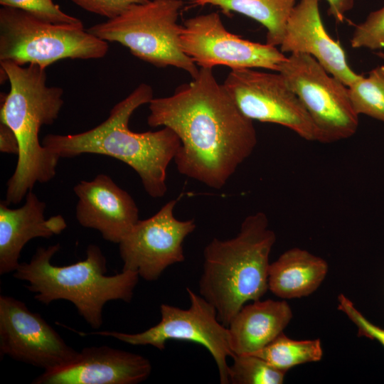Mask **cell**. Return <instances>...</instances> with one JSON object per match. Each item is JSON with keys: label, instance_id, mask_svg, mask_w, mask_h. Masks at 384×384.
<instances>
[{"label": "cell", "instance_id": "cell-1", "mask_svg": "<svg viewBox=\"0 0 384 384\" xmlns=\"http://www.w3.org/2000/svg\"><path fill=\"white\" fill-rule=\"evenodd\" d=\"M213 68H200L188 83L169 97L149 103L147 123L166 127L181 146L174 159L178 171L206 186L220 189L253 152V121L239 110Z\"/></svg>", "mask_w": 384, "mask_h": 384}, {"label": "cell", "instance_id": "cell-2", "mask_svg": "<svg viewBox=\"0 0 384 384\" xmlns=\"http://www.w3.org/2000/svg\"><path fill=\"white\" fill-rule=\"evenodd\" d=\"M153 98L151 87L141 83L117 103L108 117L97 127L75 134H49L41 144L60 159L96 154L118 159L137 172L145 191L151 198H162L167 191L166 170L181 141L166 127L140 133L129 127L134 112Z\"/></svg>", "mask_w": 384, "mask_h": 384}, {"label": "cell", "instance_id": "cell-3", "mask_svg": "<svg viewBox=\"0 0 384 384\" xmlns=\"http://www.w3.org/2000/svg\"><path fill=\"white\" fill-rule=\"evenodd\" d=\"M0 68L10 84L9 92L1 95L0 120L14 132L19 144L4 200L10 205L19 203L36 183L48 182L56 174L60 158L40 143L38 136L43 125L53 124L58 117L63 90L48 86L46 69L38 65L0 61Z\"/></svg>", "mask_w": 384, "mask_h": 384}, {"label": "cell", "instance_id": "cell-4", "mask_svg": "<svg viewBox=\"0 0 384 384\" xmlns=\"http://www.w3.org/2000/svg\"><path fill=\"white\" fill-rule=\"evenodd\" d=\"M275 241L267 215L257 212L244 219L237 235L214 238L205 247L199 294L226 327L247 302L260 299L269 289V258Z\"/></svg>", "mask_w": 384, "mask_h": 384}, {"label": "cell", "instance_id": "cell-5", "mask_svg": "<svg viewBox=\"0 0 384 384\" xmlns=\"http://www.w3.org/2000/svg\"><path fill=\"white\" fill-rule=\"evenodd\" d=\"M60 249L59 243L38 247L28 262L19 264L13 277L27 282L26 287L39 302L49 304L64 299L73 303L86 322L98 330L105 304L112 300L130 302L139 276L137 272L122 270L106 275V258L93 244L87 246L84 260L53 265L51 259Z\"/></svg>", "mask_w": 384, "mask_h": 384}, {"label": "cell", "instance_id": "cell-6", "mask_svg": "<svg viewBox=\"0 0 384 384\" xmlns=\"http://www.w3.org/2000/svg\"><path fill=\"white\" fill-rule=\"evenodd\" d=\"M182 0H151L133 4L119 16L87 31L97 38L127 47L139 59L156 67H176L192 78L199 69L181 48L182 25L177 23Z\"/></svg>", "mask_w": 384, "mask_h": 384}, {"label": "cell", "instance_id": "cell-7", "mask_svg": "<svg viewBox=\"0 0 384 384\" xmlns=\"http://www.w3.org/2000/svg\"><path fill=\"white\" fill-rule=\"evenodd\" d=\"M108 48L107 42L85 30L83 23H53L16 8L0 9V61L46 69L66 58H102Z\"/></svg>", "mask_w": 384, "mask_h": 384}, {"label": "cell", "instance_id": "cell-8", "mask_svg": "<svg viewBox=\"0 0 384 384\" xmlns=\"http://www.w3.org/2000/svg\"><path fill=\"white\" fill-rule=\"evenodd\" d=\"M299 98L312 119L319 142L331 143L356 132L355 112L348 86L329 73L312 56L289 54L278 71Z\"/></svg>", "mask_w": 384, "mask_h": 384}, {"label": "cell", "instance_id": "cell-9", "mask_svg": "<svg viewBox=\"0 0 384 384\" xmlns=\"http://www.w3.org/2000/svg\"><path fill=\"white\" fill-rule=\"evenodd\" d=\"M190 306L181 309L166 304L160 306L161 320L155 326L137 334L99 331L90 334L110 336L134 346L150 345L163 351L169 340L199 343L213 356L220 383L228 384L227 359L235 354L230 346L228 329L218 320L215 307L201 294L186 288Z\"/></svg>", "mask_w": 384, "mask_h": 384}, {"label": "cell", "instance_id": "cell-10", "mask_svg": "<svg viewBox=\"0 0 384 384\" xmlns=\"http://www.w3.org/2000/svg\"><path fill=\"white\" fill-rule=\"evenodd\" d=\"M223 85L250 119L279 124L306 141L319 142L312 119L279 73L254 68L231 70Z\"/></svg>", "mask_w": 384, "mask_h": 384}, {"label": "cell", "instance_id": "cell-11", "mask_svg": "<svg viewBox=\"0 0 384 384\" xmlns=\"http://www.w3.org/2000/svg\"><path fill=\"white\" fill-rule=\"evenodd\" d=\"M183 52L200 68H262L278 72L287 56L276 46L245 40L228 31L217 12L186 20L180 34Z\"/></svg>", "mask_w": 384, "mask_h": 384}, {"label": "cell", "instance_id": "cell-12", "mask_svg": "<svg viewBox=\"0 0 384 384\" xmlns=\"http://www.w3.org/2000/svg\"><path fill=\"white\" fill-rule=\"evenodd\" d=\"M178 199L164 205L151 217L139 220L119 243L122 271L137 272L146 281L157 280L169 266L185 260L183 243L196 225L193 219L174 215Z\"/></svg>", "mask_w": 384, "mask_h": 384}, {"label": "cell", "instance_id": "cell-13", "mask_svg": "<svg viewBox=\"0 0 384 384\" xmlns=\"http://www.w3.org/2000/svg\"><path fill=\"white\" fill-rule=\"evenodd\" d=\"M78 352L68 346L41 316L12 297L0 296V358L43 368L64 366Z\"/></svg>", "mask_w": 384, "mask_h": 384}, {"label": "cell", "instance_id": "cell-14", "mask_svg": "<svg viewBox=\"0 0 384 384\" xmlns=\"http://www.w3.org/2000/svg\"><path fill=\"white\" fill-rule=\"evenodd\" d=\"M146 358L107 346L83 348L70 363L36 377L33 384H137L151 373Z\"/></svg>", "mask_w": 384, "mask_h": 384}, {"label": "cell", "instance_id": "cell-15", "mask_svg": "<svg viewBox=\"0 0 384 384\" xmlns=\"http://www.w3.org/2000/svg\"><path fill=\"white\" fill-rule=\"evenodd\" d=\"M73 190L78 198L77 220L98 230L105 240L119 244L139 220L133 198L106 174L81 181Z\"/></svg>", "mask_w": 384, "mask_h": 384}, {"label": "cell", "instance_id": "cell-16", "mask_svg": "<svg viewBox=\"0 0 384 384\" xmlns=\"http://www.w3.org/2000/svg\"><path fill=\"white\" fill-rule=\"evenodd\" d=\"M319 1L300 0L295 4L286 23L280 50L312 56L329 73L348 86L361 75L350 68L341 45L326 31Z\"/></svg>", "mask_w": 384, "mask_h": 384}, {"label": "cell", "instance_id": "cell-17", "mask_svg": "<svg viewBox=\"0 0 384 384\" xmlns=\"http://www.w3.org/2000/svg\"><path fill=\"white\" fill-rule=\"evenodd\" d=\"M5 201L0 203V274L14 272L18 267L24 245L36 238H49L59 235L67 223L61 215L46 219V203L32 191L26 196V202L13 209Z\"/></svg>", "mask_w": 384, "mask_h": 384}, {"label": "cell", "instance_id": "cell-18", "mask_svg": "<svg viewBox=\"0 0 384 384\" xmlns=\"http://www.w3.org/2000/svg\"><path fill=\"white\" fill-rule=\"evenodd\" d=\"M292 316L284 300L259 299L245 304L228 326L232 351L235 356L260 350L283 332Z\"/></svg>", "mask_w": 384, "mask_h": 384}, {"label": "cell", "instance_id": "cell-19", "mask_svg": "<svg viewBox=\"0 0 384 384\" xmlns=\"http://www.w3.org/2000/svg\"><path fill=\"white\" fill-rule=\"evenodd\" d=\"M328 270L323 258L306 250L291 248L270 263L268 288L284 299L307 297L319 288Z\"/></svg>", "mask_w": 384, "mask_h": 384}, {"label": "cell", "instance_id": "cell-20", "mask_svg": "<svg viewBox=\"0 0 384 384\" xmlns=\"http://www.w3.org/2000/svg\"><path fill=\"white\" fill-rule=\"evenodd\" d=\"M296 0H201L196 5L210 4L223 12H236L261 23L267 29L266 43L280 46L287 19Z\"/></svg>", "mask_w": 384, "mask_h": 384}, {"label": "cell", "instance_id": "cell-21", "mask_svg": "<svg viewBox=\"0 0 384 384\" xmlns=\"http://www.w3.org/2000/svg\"><path fill=\"white\" fill-rule=\"evenodd\" d=\"M251 354L287 372L298 365L319 361L323 349L319 339L294 340L282 332L264 348Z\"/></svg>", "mask_w": 384, "mask_h": 384}, {"label": "cell", "instance_id": "cell-22", "mask_svg": "<svg viewBox=\"0 0 384 384\" xmlns=\"http://www.w3.org/2000/svg\"><path fill=\"white\" fill-rule=\"evenodd\" d=\"M355 112L384 123V65L371 70L348 86Z\"/></svg>", "mask_w": 384, "mask_h": 384}, {"label": "cell", "instance_id": "cell-23", "mask_svg": "<svg viewBox=\"0 0 384 384\" xmlns=\"http://www.w3.org/2000/svg\"><path fill=\"white\" fill-rule=\"evenodd\" d=\"M229 368L232 384H282L286 372L252 354L235 355Z\"/></svg>", "mask_w": 384, "mask_h": 384}, {"label": "cell", "instance_id": "cell-24", "mask_svg": "<svg viewBox=\"0 0 384 384\" xmlns=\"http://www.w3.org/2000/svg\"><path fill=\"white\" fill-rule=\"evenodd\" d=\"M2 6L26 11L46 22L59 24H81L78 18L63 12L53 0H0Z\"/></svg>", "mask_w": 384, "mask_h": 384}, {"label": "cell", "instance_id": "cell-25", "mask_svg": "<svg viewBox=\"0 0 384 384\" xmlns=\"http://www.w3.org/2000/svg\"><path fill=\"white\" fill-rule=\"evenodd\" d=\"M351 46L373 50L384 48V6L370 12L363 22L356 25Z\"/></svg>", "mask_w": 384, "mask_h": 384}, {"label": "cell", "instance_id": "cell-26", "mask_svg": "<svg viewBox=\"0 0 384 384\" xmlns=\"http://www.w3.org/2000/svg\"><path fill=\"white\" fill-rule=\"evenodd\" d=\"M338 302V309L355 324L358 329V336L376 341L384 348V329L370 322L343 294H339Z\"/></svg>", "mask_w": 384, "mask_h": 384}, {"label": "cell", "instance_id": "cell-27", "mask_svg": "<svg viewBox=\"0 0 384 384\" xmlns=\"http://www.w3.org/2000/svg\"><path fill=\"white\" fill-rule=\"evenodd\" d=\"M81 9L90 13L113 18L133 4H144L149 0H70Z\"/></svg>", "mask_w": 384, "mask_h": 384}, {"label": "cell", "instance_id": "cell-28", "mask_svg": "<svg viewBox=\"0 0 384 384\" xmlns=\"http://www.w3.org/2000/svg\"><path fill=\"white\" fill-rule=\"evenodd\" d=\"M0 151L17 156L19 152V144L16 134L2 122H0Z\"/></svg>", "mask_w": 384, "mask_h": 384}, {"label": "cell", "instance_id": "cell-29", "mask_svg": "<svg viewBox=\"0 0 384 384\" xmlns=\"http://www.w3.org/2000/svg\"><path fill=\"white\" fill-rule=\"evenodd\" d=\"M329 4L328 14L338 23H342L345 14L353 7V0H326Z\"/></svg>", "mask_w": 384, "mask_h": 384}, {"label": "cell", "instance_id": "cell-30", "mask_svg": "<svg viewBox=\"0 0 384 384\" xmlns=\"http://www.w3.org/2000/svg\"><path fill=\"white\" fill-rule=\"evenodd\" d=\"M375 55L379 57L380 59L384 60V52L378 51L375 53Z\"/></svg>", "mask_w": 384, "mask_h": 384}, {"label": "cell", "instance_id": "cell-31", "mask_svg": "<svg viewBox=\"0 0 384 384\" xmlns=\"http://www.w3.org/2000/svg\"><path fill=\"white\" fill-rule=\"evenodd\" d=\"M188 1L196 5L201 0H188Z\"/></svg>", "mask_w": 384, "mask_h": 384}]
</instances>
